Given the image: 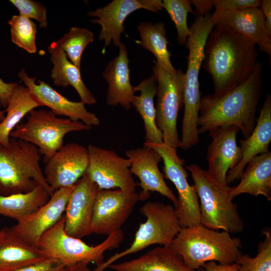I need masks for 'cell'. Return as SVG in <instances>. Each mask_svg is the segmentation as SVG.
Returning <instances> with one entry per match:
<instances>
[{
    "label": "cell",
    "mask_w": 271,
    "mask_h": 271,
    "mask_svg": "<svg viewBox=\"0 0 271 271\" xmlns=\"http://www.w3.org/2000/svg\"><path fill=\"white\" fill-rule=\"evenodd\" d=\"M18 77L24 82L39 106H46L56 115H64L73 121H80L90 126H98L100 120L94 113L88 111L82 102L69 100L43 81L35 82L36 78L28 76L23 69Z\"/></svg>",
    "instance_id": "cell-18"
},
{
    "label": "cell",
    "mask_w": 271,
    "mask_h": 271,
    "mask_svg": "<svg viewBox=\"0 0 271 271\" xmlns=\"http://www.w3.org/2000/svg\"><path fill=\"white\" fill-rule=\"evenodd\" d=\"M235 187L230 188L229 197L234 198L241 194H248L255 197L264 196L271 200V152L257 155L251 160Z\"/></svg>",
    "instance_id": "cell-25"
},
{
    "label": "cell",
    "mask_w": 271,
    "mask_h": 271,
    "mask_svg": "<svg viewBox=\"0 0 271 271\" xmlns=\"http://www.w3.org/2000/svg\"><path fill=\"white\" fill-rule=\"evenodd\" d=\"M202 271H239V266L235 262L230 264H217L215 261H210L203 265Z\"/></svg>",
    "instance_id": "cell-39"
},
{
    "label": "cell",
    "mask_w": 271,
    "mask_h": 271,
    "mask_svg": "<svg viewBox=\"0 0 271 271\" xmlns=\"http://www.w3.org/2000/svg\"><path fill=\"white\" fill-rule=\"evenodd\" d=\"M169 246L195 270L210 261L223 264L235 263L242 254L239 238L201 224L182 228Z\"/></svg>",
    "instance_id": "cell-4"
},
{
    "label": "cell",
    "mask_w": 271,
    "mask_h": 271,
    "mask_svg": "<svg viewBox=\"0 0 271 271\" xmlns=\"http://www.w3.org/2000/svg\"><path fill=\"white\" fill-rule=\"evenodd\" d=\"M50 197L41 185L27 193L0 195V215L17 221L36 211L46 204Z\"/></svg>",
    "instance_id": "cell-30"
},
{
    "label": "cell",
    "mask_w": 271,
    "mask_h": 271,
    "mask_svg": "<svg viewBox=\"0 0 271 271\" xmlns=\"http://www.w3.org/2000/svg\"><path fill=\"white\" fill-rule=\"evenodd\" d=\"M262 66L258 61L249 78L220 96L201 97L198 119L199 133L217 127L234 126L247 138L252 132L262 91Z\"/></svg>",
    "instance_id": "cell-2"
},
{
    "label": "cell",
    "mask_w": 271,
    "mask_h": 271,
    "mask_svg": "<svg viewBox=\"0 0 271 271\" xmlns=\"http://www.w3.org/2000/svg\"><path fill=\"white\" fill-rule=\"evenodd\" d=\"M239 129L230 126L214 128L209 131L212 141L209 145L207 159L210 177L217 183L228 185L226 176L234 167L241 158V151L236 141Z\"/></svg>",
    "instance_id": "cell-19"
},
{
    "label": "cell",
    "mask_w": 271,
    "mask_h": 271,
    "mask_svg": "<svg viewBox=\"0 0 271 271\" xmlns=\"http://www.w3.org/2000/svg\"><path fill=\"white\" fill-rule=\"evenodd\" d=\"M74 185L55 191L48 202L33 213L17 221L13 232L25 242L38 247L42 235L62 217Z\"/></svg>",
    "instance_id": "cell-16"
},
{
    "label": "cell",
    "mask_w": 271,
    "mask_h": 271,
    "mask_svg": "<svg viewBox=\"0 0 271 271\" xmlns=\"http://www.w3.org/2000/svg\"><path fill=\"white\" fill-rule=\"evenodd\" d=\"M8 24L11 27L13 43L30 53H36V24L30 19L20 15L13 16Z\"/></svg>",
    "instance_id": "cell-33"
},
{
    "label": "cell",
    "mask_w": 271,
    "mask_h": 271,
    "mask_svg": "<svg viewBox=\"0 0 271 271\" xmlns=\"http://www.w3.org/2000/svg\"><path fill=\"white\" fill-rule=\"evenodd\" d=\"M10 2L18 9L20 15L37 20L41 28L47 27V10L41 3L31 0H11Z\"/></svg>",
    "instance_id": "cell-36"
},
{
    "label": "cell",
    "mask_w": 271,
    "mask_h": 271,
    "mask_svg": "<svg viewBox=\"0 0 271 271\" xmlns=\"http://www.w3.org/2000/svg\"><path fill=\"white\" fill-rule=\"evenodd\" d=\"M88 163L87 148L76 143H68L45 163L43 173L55 191L74 186L85 173Z\"/></svg>",
    "instance_id": "cell-15"
},
{
    "label": "cell",
    "mask_w": 271,
    "mask_h": 271,
    "mask_svg": "<svg viewBox=\"0 0 271 271\" xmlns=\"http://www.w3.org/2000/svg\"><path fill=\"white\" fill-rule=\"evenodd\" d=\"M134 92L140 91L139 95H134L131 99L133 106L141 115L145 130V143L153 144L163 143L162 133L156 122V111L154 97L157 94V83L155 75L141 81L133 87Z\"/></svg>",
    "instance_id": "cell-28"
},
{
    "label": "cell",
    "mask_w": 271,
    "mask_h": 271,
    "mask_svg": "<svg viewBox=\"0 0 271 271\" xmlns=\"http://www.w3.org/2000/svg\"><path fill=\"white\" fill-rule=\"evenodd\" d=\"M65 267L60 261L48 258L40 262L13 271H63Z\"/></svg>",
    "instance_id": "cell-38"
},
{
    "label": "cell",
    "mask_w": 271,
    "mask_h": 271,
    "mask_svg": "<svg viewBox=\"0 0 271 271\" xmlns=\"http://www.w3.org/2000/svg\"><path fill=\"white\" fill-rule=\"evenodd\" d=\"M153 73L157 83V124L162 131L163 143L177 149L180 144L177 124L184 103V73L181 69L170 73L157 62L153 67Z\"/></svg>",
    "instance_id": "cell-10"
},
{
    "label": "cell",
    "mask_w": 271,
    "mask_h": 271,
    "mask_svg": "<svg viewBox=\"0 0 271 271\" xmlns=\"http://www.w3.org/2000/svg\"><path fill=\"white\" fill-rule=\"evenodd\" d=\"M140 200L136 191L100 189L93 206L91 234L108 236L120 229Z\"/></svg>",
    "instance_id": "cell-13"
},
{
    "label": "cell",
    "mask_w": 271,
    "mask_h": 271,
    "mask_svg": "<svg viewBox=\"0 0 271 271\" xmlns=\"http://www.w3.org/2000/svg\"><path fill=\"white\" fill-rule=\"evenodd\" d=\"M140 211L146 217V221L140 224L130 246L96 266V271H103L118 259L137 253L150 245L170 246L182 228L175 209L171 205L148 201L142 205Z\"/></svg>",
    "instance_id": "cell-9"
},
{
    "label": "cell",
    "mask_w": 271,
    "mask_h": 271,
    "mask_svg": "<svg viewBox=\"0 0 271 271\" xmlns=\"http://www.w3.org/2000/svg\"><path fill=\"white\" fill-rule=\"evenodd\" d=\"M271 142V95L268 94L251 134L239 141L241 158L226 176L227 184L239 180L248 162L258 155L269 152Z\"/></svg>",
    "instance_id": "cell-22"
},
{
    "label": "cell",
    "mask_w": 271,
    "mask_h": 271,
    "mask_svg": "<svg viewBox=\"0 0 271 271\" xmlns=\"http://www.w3.org/2000/svg\"><path fill=\"white\" fill-rule=\"evenodd\" d=\"M26 122L18 124L10 137L36 146L43 160L47 162L63 146L64 137L73 131L91 128L80 121L58 117L52 111L32 110Z\"/></svg>",
    "instance_id": "cell-8"
},
{
    "label": "cell",
    "mask_w": 271,
    "mask_h": 271,
    "mask_svg": "<svg viewBox=\"0 0 271 271\" xmlns=\"http://www.w3.org/2000/svg\"><path fill=\"white\" fill-rule=\"evenodd\" d=\"M87 149L89 163L85 174L100 189L116 188L135 192L137 183L128 159L120 157L113 150L91 144Z\"/></svg>",
    "instance_id": "cell-12"
},
{
    "label": "cell",
    "mask_w": 271,
    "mask_h": 271,
    "mask_svg": "<svg viewBox=\"0 0 271 271\" xmlns=\"http://www.w3.org/2000/svg\"><path fill=\"white\" fill-rule=\"evenodd\" d=\"M260 0H212L213 7L220 11H238L259 8Z\"/></svg>",
    "instance_id": "cell-37"
},
{
    "label": "cell",
    "mask_w": 271,
    "mask_h": 271,
    "mask_svg": "<svg viewBox=\"0 0 271 271\" xmlns=\"http://www.w3.org/2000/svg\"><path fill=\"white\" fill-rule=\"evenodd\" d=\"M108 267L115 271H196L169 246L156 247L139 257Z\"/></svg>",
    "instance_id": "cell-26"
},
{
    "label": "cell",
    "mask_w": 271,
    "mask_h": 271,
    "mask_svg": "<svg viewBox=\"0 0 271 271\" xmlns=\"http://www.w3.org/2000/svg\"><path fill=\"white\" fill-rule=\"evenodd\" d=\"M118 48V55L108 63L102 73L108 83L106 102L110 106L119 104L128 111L134 92L130 82L126 47L121 43Z\"/></svg>",
    "instance_id": "cell-23"
},
{
    "label": "cell",
    "mask_w": 271,
    "mask_h": 271,
    "mask_svg": "<svg viewBox=\"0 0 271 271\" xmlns=\"http://www.w3.org/2000/svg\"><path fill=\"white\" fill-rule=\"evenodd\" d=\"M215 25H221L240 34L254 45L259 51L271 56V39L266 34L262 13L259 8L238 11L215 10L211 15Z\"/></svg>",
    "instance_id": "cell-21"
},
{
    "label": "cell",
    "mask_w": 271,
    "mask_h": 271,
    "mask_svg": "<svg viewBox=\"0 0 271 271\" xmlns=\"http://www.w3.org/2000/svg\"><path fill=\"white\" fill-rule=\"evenodd\" d=\"M200 200L201 224L211 229H222L229 233L242 231L243 221L237 204L229 197L230 188L213 180L205 170L196 164L187 167Z\"/></svg>",
    "instance_id": "cell-6"
},
{
    "label": "cell",
    "mask_w": 271,
    "mask_h": 271,
    "mask_svg": "<svg viewBox=\"0 0 271 271\" xmlns=\"http://www.w3.org/2000/svg\"><path fill=\"white\" fill-rule=\"evenodd\" d=\"M190 2L194 6L196 16L208 15L213 8L212 0H191Z\"/></svg>",
    "instance_id": "cell-40"
},
{
    "label": "cell",
    "mask_w": 271,
    "mask_h": 271,
    "mask_svg": "<svg viewBox=\"0 0 271 271\" xmlns=\"http://www.w3.org/2000/svg\"><path fill=\"white\" fill-rule=\"evenodd\" d=\"M141 38L137 43L143 48L152 52L157 59L156 62L163 69L174 73L177 70L172 64L167 45L165 25L163 22L153 24L151 22L141 23L137 26Z\"/></svg>",
    "instance_id": "cell-31"
},
{
    "label": "cell",
    "mask_w": 271,
    "mask_h": 271,
    "mask_svg": "<svg viewBox=\"0 0 271 271\" xmlns=\"http://www.w3.org/2000/svg\"><path fill=\"white\" fill-rule=\"evenodd\" d=\"M38 106L29 89L16 83L4 110L6 115L0 122V143L8 145L11 131L27 114Z\"/></svg>",
    "instance_id": "cell-29"
},
{
    "label": "cell",
    "mask_w": 271,
    "mask_h": 271,
    "mask_svg": "<svg viewBox=\"0 0 271 271\" xmlns=\"http://www.w3.org/2000/svg\"><path fill=\"white\" fill-rule=\"evenodd\" d=\"M211 15L196 16L189 27L190 34L186 47L189 50L187 69L184 73L182 135L179 148L188 150L199 141L198 119L201 99L199 75L204 59V47L207 38L215 26Z\"/></svg>",
    "instance_id": "cell-3"
},
{
    "label": "cell",
    "mask_w": 271,
    "mask_h": 271,
    "mask_svg": "<svg viewBox=\"0 0 271 271\" xmlns=\"http://www.w3.org/2000/svg\"><path fill=\"white\" fill-rule=\"evenodd\" d=\"M89 263L80 262L70 267H66L63 271H95L88 267Z\"/></svg>",
    "instance_id": "cell-43"
},
{
    "label": "cell",
    "mask_w": 271,
    "mask_h": 271,
    "mask_svg": "<svg viewBox=\"0 0 271 271\" xmlns=\"http://www.w3.org/2000/svg\"><path fill=\"white\" fill-rule=\"evenodd\" d=\"M99 190L85 173L74 185L65 210L67 234L79 239L91 234L93 206Z\"/></svg>",
    "instance_id": "cell-17"
},
{
    "label": "cell",
    "mask_w": 271,
    "mask_h": 271,
    "mask_svg": "<svg viewBox=\"0 0 271 271\" xmlns=\"http://www.w3.org/2000/svg\"><path fill=\"white\" fill-rule=\"evenodd\" d=\"M130 162V169L132 175L140 180L142 191L139 194L140 200L148 199L150 192H157L169 199L177 205L178 199L166 184L163 174L158 164L162 160L160 154L154 149L143 146L142 148L130 149L125 152Z\"/></svg>",
    "instance_id": "cell-20"
},
{
    "label": "cell",
    "mask_w": 271,
    "mask_h": 271,
    "mask_svg": "<svg viewBox=\"0 0 271 271\" xmlns=\"http://www.w3.org/2000/svg\"><path fill=\"white\" fill-rule=\"evenodd\" d=\"M5 111L0 110V122L2 121L5 117Z\"/></svg>",
    "instance_id": "cell-44"
},
{
    "label": "cell",
    "mask_w": 271,
    "mask_h": 271,
    "mask_svg": "<svg viewBox=\"0 0 271 271\" xmlns=\"http://www.w3.org/2000/svg\"><path fill=\"white\" fill-rule=\"evenodd\" d=\"M259 7L263 16L267 35L271 39V1L261 0Z\"/></svg>",
    "instance_id": "cell-41"
},
{
    "label": "cell",
    "mask_w": 271,
    "mask_h": 271,
    "mask_svg": "<svg viewBox=\"0 0 271 271\" xmlns=\"http://www.w3.org/2000/svg\"><path fill=\"white\" fill-rule=\"evenodd\" d=\"M143 146L153 148L163 161L164 177L175 185L178 198L175 211L182 228L201 224L199 199L193 185H189L188 174L184 167L185 161L178 155L177 149L165 143H146Z\"/></svg>",
    "instance_id": "cell-11"
},
{
    "label": "cell",
    "mask_w": 271,
    "mask_h": 271,
    "mask_svg": "<svg viewBox=\"0 0 271 271\" xmlns=\"http://www.w3.org/2000/svg\"><path fill=\"white\" fill-rule=\"evenodd\" d=\"M255 45L240 34L215 25L206 40L203 67L220 96L247 80L258 62Z\"/></svg>",
    "instance_id": "cell-1"
},
{
    "label": "cell",
    "mask_w": 271,
    "mask_h": 271,
    "mask_svg": "<svg viewBox=\"0 0 271 271\" xmlns=\"http://www.w3.org/2000/svg\"><path fill=\"white\" fill-rule=\"evenodd\" d=\"M38 148L27 142L10 138L0 143V195L27 193L43 186L52 196L54 191L47 183L41 168Z\"/></svg>",
    "instance_id": "cell-5"
},
{
    "label": "cell",
    "mask_w": 271,
    "mask_h": 271,
    "mask_svg": "<svg viewBox=\"0 0 271 271\" xmlns=\"http://www.w3.org/2000/svg\"><path fill=\"white\" fill-rule=\"evenodd\" d=\"M48 50L53 65L51 77L54 84L63 87L71 85L78 93L81 102L85 104H95L97 100L84 83L80 69L69 61L65 52L57 42L52 43Z\"/></svg>",
    "instance_id": "cell-27"
},
{
    "label": "cell",
    "mask_w": 271,
    "mask_h": 271,
    "mask_svg": "<svg viewBox=\"0 0 271 271\" xmlns=\"http://www.w3.org/2000/svg\"><path fill=\"white\" fill-rule=\"evenodd\" d=\"M94 40L93 34L85 28L71 27L56 41L70 61L80 69L82 55L86 46Z\"/></svg>",
    "instance_id": "cell-32"
},
{
    "label": "cell",
    "mask_w": 271,
    "mask_h": 271,
    "mask_svg": "<svg viewBox=\"0 0 271 271\" xmlns=\"http://www.w3.org/2000/svg\"><path fill=\"white\" fill-rule=\"evenodd\" d=\"M16 83H6L0 78V103L4 107H7L9 98Z\"/></svg>",
    "instance_id": "cell-42"
},
{
    "label": "cell",
    "mask_w": 271,
    "mask_h": 271,
    "mask_svg": "<svg viewBox=\"0 0 271 271\" xmlns=\"http://www.w3.org/2000/svg\"><path fill=\"white\" fill-rule=\"evenodd\" d=\"M141 9L157 13L163 9L162 1L113 0L103 7L89 12L87 15L97 18L90 21L101 26L98 39L104 41V46L112 43L119 47L121 34L124 31L125 20L132 12Z\"/></svg>",
    "instance_id": "cell-14"
},
{
    "label": "cell",
    "mask_w": 271,
    "mask_h": 271,
    "mask_svg": "<svg viewBox=\"0 0 271 271\" xmlns=\"http://www.w3.org/2000/svg\"><path fill=\"white\" fill-rule=\"evenodd\" d=\"M65 216L41 237L38 247L47 258L57 259L66 267L80 262H93L96 266L103 263L104 253L119 247L123 240L121 229L109 235L101 243L90 246L81 240L67 234L64 230Z\"/></svg>",
    "instance_id": "cell-7"
},
{
    "label": "cell",
    "mask_w": 271,
    "mask_h": 271,
    "mask_svg": "<svg viewBox=\"0 0 271 271\" xmlns=\"http://www.w3.org/2000/svg\"><path fill=\"white\" fill-rule=\"evenodd\" d=\"M47 258L38 247L17 236L11 228L0 230V271H13Z\"/></svg>",
    "instance_id": "cell-24"
},
{
    "label": "cell",
    "mask_w": 271,
    "mask_h": 271,
    "mask_svg": "<svg viewBox=\"0 0 271 271\" xmlns=\"http://www.w3.org/2000/svg\"><path fill=\"white\" fill-rule=\"evenodd\" d=\"M262 232L264 238L257 245L256 255L242 254L236 261L239 271H271V232L265 228Z\"/></svg>",
    "instance_id": "cell-35"
},
{
    "label": "cell",
    "mask_w": 271,
    "mask_h": 271,
    "mask_svg": "<svg viewBox=\"0 0 271 271\" xmlns=\"http://www.w3.org/2000/svg\"><path fill=\"white\" fill-rule=\"evenodd\" d=\"M162 7L175 24L177 32V42L180 45L186 46L190 34L187 25L188 14L189 13L195 14L190 1L163 0Z\"/></svg>",
    "instance_id": "cell-34"
}]
</instances>
